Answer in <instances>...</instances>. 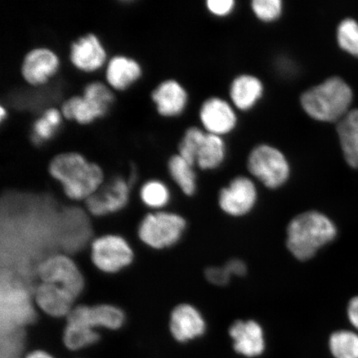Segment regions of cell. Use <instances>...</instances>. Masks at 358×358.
<instances>
[{
    "label": "cell",
    "instance_id": "29",
    "mask_svg": "<svg viewBox=\"0 0 358 358\" xmlns=\"http://www.w3.org/2000/svg\"><path fill=\"white\" fill-rule=\"evenodd\" d=\"M58 129L59 128L42 115L34 122L31 141L35 145H41L43 143L52 140Z\"/></svg>",
    "mask_w": 358,
    "mask_h": 358
},
{
    "label": "cell",
    "instance_id": "22",
    "mask_svg": "<svg viewBox=\"0 0 358 358\" xmlns=\"http://www.w3.org/2000/svg\"><path fill=\"white\" fill-rule=\"evenodd\" d=\"M225 157V145L220 136L206 133L196 155V164L201 169H213L220 165Z\"/></svg>",
    "mask_w": 358,
    "mask_h": 358
},
{
    "label": "cell",
    "instance_id": "16",
    "mask_svg": "<svg viewBox=\"0 0 358 358\" xmlns=\"http://www.w3.org/2000/svg\"><path fill=\"white\" fill-rule=\"evenodd\" d=\"M34 299L36 306L45 315L56 319H66L76 306L77 298L60 286L40 282L34 289Z\"/></svg>",
    "mask_w": 358,
    "mask_h": 358
},
{
    "label": "cell",
    "instance_id": "5",
    "mask_svg": "<svg viewBox=\"0 0 358 358\" xmlns=\"http://www.w3.org/2000/svg\"><path fill=\"white\" fill-rule=\"evenodd\" d=\"M185 228V219L180 215L156 211L143 217L138 227V236L148 248L163 250L176 245Z\"/></svg>",
    "mask_w": 358,
    "mask_h": 358
},
{
    "label": "cell",
    "instance_id": "4",
    "mask_svg": "<svg viewBox=\"0 0 358 358\" xmlns=\"http://www.w3.org/2000/svg\"><path fill=\"white\" fill-rule=\"evenodd\" d=\"M115 101L114 91L108 85L92 80L83 87L82 94L66 98L60 110L64 120L87 125L105 117Z\"/></svg>",
    "mask_w": 358,
    "mask_h": 358
},
{
    "label": "cell",
    "instance_id": "19",
    "mask_svg": "<svg viewBox=\"0 0 358 358\" xmlns=\"http://www.w3.org/2000/svg\"><path fill=\"white\" fill-rule=\"evenodd\" d=\"M200 118L208 133L218 136L231 131L236 124L234 109L227 101L217 97L210 98L203 103Z\"/></svg>",
    "mask_w": 358,
    "mask_h": 358
},
{
    "label": "cell",
    "instance_id": "15",
    "mask_svg": "<svg viewBox=\"0 0 358 358\" xmlns=\"http://www.w3.org/2000/svg\"><path fill=\"white\" fill-rule=\"evenodd\" d=\"M257 192L250 178L237 177L219 194V205L223 212L234 217L243 216L256 204Z\"/></svg>",
    "mask_w": 358,
    "mask_h": 358
},
{
    "label": "cell",
    "instance_id": "9",
    "mask_svg": "<svg viewBox=\"0 0 358 358\" xmlns=\"http://www.w3.org/2000/svg\"><path fill=\"white\" fill-rule=\"evenodd\" d=\"M60 67V57L55 51L48 47H37L22 58L20 71L29 86L43 87L55 77Z\"/></svg>",
    "mask_w": 358,
    "mask_h": 358
},
{
    "label": "cell",
    "instance_id": "13",
    "mask_svg": "<svg viewBox=\"0 0 358 358\" xmlns=\"http://www.w3.org/2000/svg\"><path fill=\"white\" fill-rule=\"evenodd\" d=\"M66 320L96 330L99 328L118 330L124 324L125 315L122 308L113 304L101 303L92 306L79 304L73 308Z\"/></svg>",
    "mask_w": 358,
    "mask_h": 358
},
{
    "label": "cell",
    "instance_id": "36",
    "mask_svg": "<svg viewBox=\"0 0 358 358\" xmlns=\"http://www.w3.org/2000/svg\"><path fill=\"white\" fill-rule=\"evenodd\" d=\"M8 116V111L4 106H0V120L3 123L6 120Z\"/></svg>",
    "mask_w": 358,
    "mask_h": 358
},
{
    "label": "cell",
    "instance_id": "33",
    "mask_svg": "<svg viewBox=\"0 0 358 358\" xmlns=\"http://www.w3.org/2000/svg\"><path fill=\"white\" fill-rule=\"evenodd\" d=\"M225 267L231 275L243 276L246 272L245 263L240 259H231L227 263Z\"/></svg>",
    "mask_w": 358,
    "mask_h": 358
},
{
    "label": "cell",
    "instance_id": "2",
    "mask_svg": "<svg viewBox=\"0 0 358 358\" xmlns=\"http://www.w3.org/2000/svg\"><path fill=\"white\" fill-rule=\"evenodd\" d=\"M337 236L334 223L324 214L310 211L298 215L287 227L286 244L291 254L307 261Z\"/></svg>",
    "mask_w": 358,
    "mask_h": 358
},
{
    "label": "cell",
    "instance_id": "17",
    "mask_svg": "<svg viewBox=\"0 0 358 358\" xmlns=\"http://www.w3.org/2000/svg\"><path fill=\"white\" fill-rule=\"evenodd\" d=\"M105 69L106 83L115 92L127 91L143 75L140 62L124 55L109 58Z\"/></svg>",
    "mask_w": 358,
    "mask_h": 358
},
{
    "label": "cell",
    "instance_id": "32",
    "mask_svg": "<svg viewBox=\"0 0 358 358\" xmlns=\"http://www.w3.org/2000/svg\"><path fill=\"white\" fill-rule=\"evenodd\" d=\"M234 0H208L207 6L210 12L217 16H226L234 10Z\"/></svg>",
    "mask_w": 358,
    "mask_h": 358
},
{
    "label": "cell",
    "instance_id": "26",
    "mask_svg": "<svg viewBox=\"0 0 358 358\" xmlns=\"http://www.w3.org/2000/svg\"><path fill=\"white\" fill-rule=\"evenodd\" d=\"M140 198L147 208L162 209L169 203L170 192L166 185L159 179H149L143 183L140 189Z\"/></svg>",
    "mask_w": 358,
    "mask_h": 358
},
{
    "label": "cell",
    "instance_id": "12",
    "mask_svg": "<svg viewBox=\"0 0 358 358\" xmlns=\"http://www.w3.org/2000/svg\"><path fill=\"white\" fill-rule=\"evenodd\" d=\"M69 57L71 65L83 73H96L109 60L104 45L93 33L80 36L71 43Z\"/></svg>",
    "mask_w": 358,
    "mask_h": 358
},
{
    "label": "cell",
    "instance_id": "18",
    "mask_svg": "<svg viewBox=\"0 0 358 358\" xmlns=\"http://www.w3.org/2000/svg\"><path fill=\"white\" fill-rule=\"evenodd\" d=\"M150 96L156 111L163 117H176L186 108L187 93L176 80L168 79L160 83Z\"/></svg>",
    "mask_w": 358,
    "mask_h": 358
},
{
    "label": "cell",
    "instance_id": "23",
    "mask_svg": "<svg viewBox=\"0 0 358 358\" xmlns=\"http://www.w3.org/2000/svg\"><path fill=\"white\" fill-rule=\"evenodd\" d=\"M192 168L194 166L178 154L170 157L168 161L170 176L187 196H192L196 191V174Z\"/></svg>",
    "mask_w": 358,
    "mask_h": 358
},
{
    "label": "cell",
    "instance_id": "1",
    "mask_svg": "<svg viewBox=\"0 0 358 358\" xmlns=\"http://www.w3.org/2000/svg\"><path fill=\"white\" fill-rule=\"evenodd\" d=\"M48 170L71 200L86 201L105 182V173L100 165L79 152H62L53 156Z\"/></svg>",
    "mask_w": 358,
    "mask_h": 358
},
{
    "label": "cell",
    "instance_id": "30",
    "mask_svg": "<svg viewBox=\"0 0 358 358\" xmlns=\"http://www.w3.org/2000/svg\"><path fill=\"white\" fill-rule=\"evenodd\" d=\"M252 6L258 19L266 22L278 19L282 11L280 0H254Z\"/></svg>",
    "mask_w": 358,
    "mask_h": 358
},
{
    "label": "cell",
    "instance_id": "21",
    "mask_svg": "<svg viewBox=\"0 0 358 358\" xmlns=\"http://www.w3.org/2000/svg\"><path fill=\"white\" fill-rule=\"evenodd\" d=\"M263 93L261 80L250 75L236 78L231 84L230 96L237 108L246 110L256 104Z\"/></svg>",
    "mask_w": 358,
    "mask_h": 358
},
{
    "label": "cell",
    "instance_id": "6",
    "mask_svg": "<svg viewBox=\"0 0 358 358\" xmlns=\"http://www.w3.org/2000/svg\"><path fill=\"white\" fill-rule=\"evenodd\" d=\"M90 257L98 271L113 275L131 265L134 252L131 245L122 236L106 234L92 241Z\"/></svg>",
    "mask_w": 358,
    "mask_h": 358
},
{
    "label": "cell",
    "instance_id": "25",
    "mask_svg": "<svg viewBox=\"0 0 358 358\" xmlns=\"http://www.w3.org/2000/svg\"><path fill=\"white\" fill-rule=\"evenodd\" d=\"M328 347L333 358H358V334L350 330L335 331Z\"/></svg>",
    "mask_w": 358,
    "mask_h": 358
},
{
    "label": "cell",
    "instance_id": "31",
    "mask_svg": "<svg viewBox=\"0 0 358 358\" xmlns=\"http://www.w3.org/2000/svg\"><path fill=\"white\" fill-rule=\"evenodd\" d=\"M205 275L209 282L216 285H227L231 276L225 266L208 268L205 272Z\"/></svg>",
    "mask_w": 358,
    "mask_h": 358
},
{
    "label": "cell",
    "instance_id": "14",
    "mask_svg": "<svg viewBox=\"0 0 358 358\" xmlns=\"http://www.w3.org/2000/svg\"><path fill=\"white\" fill-rule=\"evenodd\" d=\"M169 331L179 343H187L203 337L207 324L201 313L189 303L178 304L169 317Z\"/></svg>",
    "mask_w": 358,
    "mask_h": 358
},
{
    "label": "cell",
    "instance_id": "34",
    "mask_svg": "<svg viewBox=\"0 0 358 358\" xmlns=\"http://www.w3.org/2000/svg\"><path fill=\"white\" fill-rule=\"evenodd\" d=\"M348 317L352 325L358 330V296L352 298L349 302Z\"/></svg>",
    "mask_w": 358,
    "mask_h": 358
},
{
    "label": "cell",
    "instance_id": "35",
    "mask_svg": "<svg viewBox=\"0 0 358 358\" xmlns=\"http://www.w3.org/2000/svg\"><path fill=\"white\" fill-rule=\"evenodd\" d=\"M25 358H53L50 355L44 351H34L29 353Z\"/></svg>",
    "mask_w": 358,
    "mask_h": 358
},
{
    "label": "cell",
    "instance_id": "27",
    "mask_svg": "<svg viewBox=\"0 0 358 358\" xmlns=\"http://www.w3.org/2000/svg\"><path fill=\"white\" fill-rule=\"evenodd\" d=\"M206 133L198 127L187 129L178 145V155L182 157L192 166L196 164V155L204 140Z\"/></svg>",
    "mask_w": 358,
    "mask_h": 358
},
{
    "label": "cell",
    "instance_id": "11",
    "mask_svg": "<svg viewBox=\"0 0 358 358\" xmlns=\"http://www.w3.org/2000/svg\"><path fill=\"white\" fill-rule=\"evenodd\" d=\"M228 336L236 355L244 358H259L266 352L265 331L257 321H235L228 329Z\"/></svg>",
    "mask_w": 358,
    "mask_h": 358
},
{
    "label": "cell",
    "instance_id": "28",
    "mask_svg": "<svg viewBox=\"0 0 358 358\" xmlns=\"http://www.w3.org/2000/svg\"><path fill=\"white\" fill-rule=\"evenodd\" d=\"M337 38L343 51L358 57V22L356 20L346 19L340 22Z\"/></svg>",
    "mask_w": 358,
    "mask_h": 358
},
{
    "label": "cell",
    "instance_id": "7",
    "mask_svg": "<svg viewBox=\"0 0 358 358\" xmlns=\"http://www.w3.org/2000/svg\"><path fill=\"white\" fill-rule=\"evenodd\" d=\"M37 275L43 283L60 286L77 299L86 285L77 263L65 254H52L42 259L37 267Z\"/></svg>",
    "mask_w": 358,
    "mask_h": 358
},
{
    "label": "cell",
    "instance_id": "20",
    "mask_svg": "<svg viewBox=\"0 0 358 358\" xmlns=\"http://www.w3.org/2000/svg\"><path fill=\"white\" fill-rule=\"evenodd\" d=\"M344 158L351 167L358 169V110H352L340 120L337 127Z\"/></svg>",
    "mask_w": 358,
    "mask_h": 358
},
{
    "label": "cell",
    "instance_id": "3",
    "mask_svg": "<svg viewBox=\"0 0 358 358\" xmlns=\"http://www.w3.org/2000/svg\"><path fill=\"white\" fill-rule=\"evenodd\" d=\"M304 111L320 122H340L349 111L352 91L342 78L334 77L312 87L301 96Z\"/></svg>",
    "mask_w": 358,
    "mask_h": 358
},
{
    "label": "cell",
    "instance_id": "8",
    "mask_svg": "<svg viewBox=\"0 0 358 358\" xmlns=\"http://www.w3.org/2000/svg\"><path fill=\"white\" fill-rule=\"evenodd\" d=\"M248 165L250 173L272 189L283 185L289 176V165L285 155L266 145L255 148Z\"/></svg>",
    "mask_w": 358,
    "mask_h": 358
},
{
    "label": "cell",
    "instance_id": "10",
    "mask_svg": "<svg viewBox=\"0 0 358 358\" xmlns=\"http://www.w3.org/2000/svg\"><path fill=\"white\" fill-rule=\"evenodd\" d=\"M131 194V185L122 176H116L103 185L99 190L85 201L88 213L101 217L125 208Z\"/></svg>",
    "mask_w": 358,
    "mask_h": 358
},
{
    "label": "cell",
    "instance_id": "24",
    "mask_svg": "<svg viewBox=\"0 0 358 358\" xmlns=\"http://www.w3.org/2000/svg\"><path fill=\"white\" fill-rule=\"evenodd\" d=\"M62 339L66 348L77 351L96 343L100 340V334L87 326L66 322Z\"/></svg>",
    "mask_w": 358,
    "mask_h": 358
}]
</instances>
